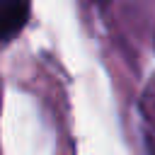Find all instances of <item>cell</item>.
<instances>
[{"label": "cell", "instance_id": "1", "mask_svg": "<svg viewBox=\"0 0 155 155\" xmlns=\"http://www.w3.org/2000/svg\"><path fill=\"white\" fill-rule=\"evenodd\" d=\"M27 17H29L27 0H10V2L0 5V41L15 36L24 27Z\"/></svg>", "mask_w": 155, "mask_h": 155}, {"label": "cell", "instance_id": "2", "mask_svg": "<svg viewBox=\"0 0 155 155\" xmlns=\"http://www.w3.org/2000/svg\"><path fill=\"white\" fill-rule=\"evenodd\" d=\"M5 2H10V0H0V5H5Z\"/></svg>", "mask_w": 155, "mask_h": 155}]
</instances>
